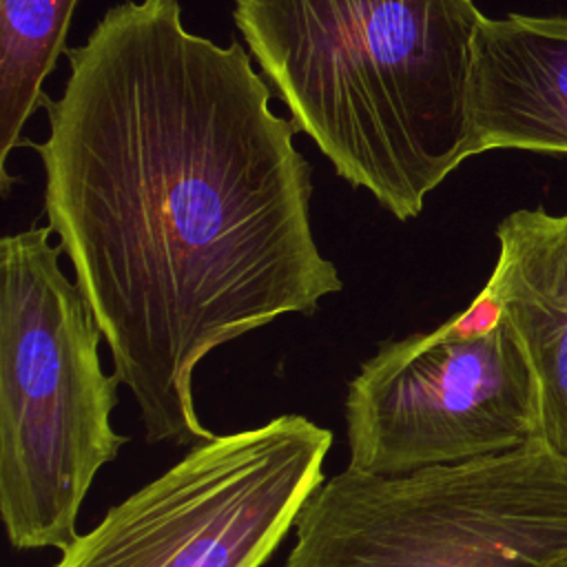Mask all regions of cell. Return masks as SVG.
<instances>
[{"label": "cell", "mask_w": 567, "mask_h": 567, "mask_svg": "<svg viewBox=\"0 0 567 567\" xmlns=\"http://www.w3.org/2000/svg\"><path fill=\"white\" fill-rule=\"evenodd\" d=\"M78 0H0V182L9 195L7 162L22 131L47 104L42 84L66 53V33Z\"/></svg>", "instance_id": "9"}, {"label": "cell", "mask_w": 567, "mask_h": 567, "mask_svg": "<svg viewBox=\"0 0 567 567\" xmlns=\"http://www.w3.org/2000/svg\"><path fill=\"white\" fill-rule=\"evenodd\" d=\"M47 100L44 215L148 443L193 445V374L219 346L343 288L310 226L297 126L239 42L188 31L179 0L111 7Z\"/></svg>", "instance_id": "1"}, {"label": "cell", "mask_w": 567, "mask_h": 567, "mask_svg": "<svg viewBox=\"0 0 567 567\" xmlns=\"http://www.w3.org/2000/svg\"><path fill=\"white\" fill-rule=\"evenodd\" d=\"M547 567H567V554L563 556V558H558V560H554V563H549Z\"/></svg>", "instance_id": "10"}, {"label": "cell", "mask_w": 567, "mask_h": 567, "mask_svg": "<svg viewBox=\"0 0 567 567\" xmlns=\"http://www.w3.org/2000/svg\"><path fill=\"white\" fill-rule=\"evenodd\" d=\"M483 292L516 332L536 379L540 441L567 461V213L520 208L496 226Z\"/></svg>", "instance_id": "8"}, {"label": "cell", "mask_w": 567, "mask_h": 567, "mask_svg": "<svg viewBox=\"0 0 567 567\" xmlns=\"http://www.w3.org/2000/svg\"><path fill=\"white\" fill-rule=\"evenodd\" d=\"M567 153V16L481 18L470 86V155Z\"/></svg>", "instance_id": "7"}, {"label": "cell", "mask_w": 567, "mask_h": 567, "mask_svg": "<svg viewBox=\"0 0 567 567\" xmlns=\"http://www.w3.org/2000/svg\"><path fill=\"white\" fill-rule=\"evenodd\" d=\"M284 567H547L567 554V461L543 441L405 474L346 467Z\"/></svg>", "instance_id": "4"}, {"label": "cell", "mask_w": 567, "mask_h": 567, "mask_svg": "<svg viewBox=\"0 0 567 567\" xmlns=\"http://www.w3.org/2000/svg\"><path fill=\"white\" fill-rule=\"evenodd\" d=\"M51 226L0 239V514L13 549H66L95 481L126 445L120 379L100 361L95 315Z\"/></svg>", "instance_id": "3"}, {"label": "cell", "mask_w": 567, "mask_h": 567, "mask_svg": "<svg viewBox=\"0 0 567 567\" xmlns=\"http://www.w3.org/2000/svg\"><path fill=\"white\" fill-rule=\"evenodd\" d=\"M233 16L297 131L399 221L472 157V0H235Z\"/></svg>", "instance_id": "2"}, {"label": "cell", "mask_w": 567, "mask_h": 567, "mask_svg": "<svg viewBox=\"0 0 567 567\" xmlns=\"http://www.w3.org/2000/svg\"><path fill=\"white\" fill-rule=\"evenodd\" d=\"M348 467L405 474L540 441L527 354L501 315L474 328L463 312L430 332L381 341L346 394Z\"/></svg>", "instance_id": "6"}, {"label": "cell", "mask_w": 567, "mask_h": 567, "mask_svg": "<svg viewBox=\"0 0 567 567\" xmlns=\"http://www.w3.org/2000/svg\"><path fill=\"white\" fill-rule=\"evenodd\" d=\"M330 445L301 414L197 441L53 567H264L326 481Z\"/></svg>", "instance_id": "5"}]
</instances>
